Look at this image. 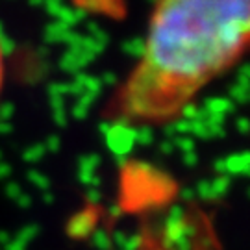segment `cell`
<instances>
[{"label":"cell","mask_w":250,"mask_h":250,"mask_svg":"<svg viewBox=\"0 0 250 250\" xmlns=\"http://www.w3.org/2000/svg\"><path fill=\"white\" fill-rule=\"evenodd\" d=\"M250 46V0H154L143 48L106 106L125 128H160Z\"/></svg>","instance_id":"cell-1"},{"label":"cell","mask_w":250,"mask_h":250,"mask_svg":"<svg viewBox=\"0 0 250 250\" xmlns=\"http://www.w3.org/2000/svg\"><path fill=\"white\" fill-rule=\"evenodd\" d=\"M141 250H221L211 219L200 209H189L174 226L143 237Z\"/></svg>","instance_id":"cell-2"},{"label":"cell","mask_w":250,"mask_h":250,"mask_svg":"<svg viewBox=\"0 0 250 250\" xmlns=\"http://www.w3.org/2000/svg\"><path fill=\"white\" fill-rule=\"evenodd\" d=\"M2 85H4V52L0 45V93H2Z\"/></svg>","instance_id":"cell-3"}]
</instances>
